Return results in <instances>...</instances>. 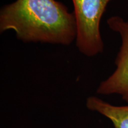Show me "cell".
I'll return each mask as SVG.
<instances>
[{"instance_id":"cell-1","label":"cell","mask_w":128,"mask_h":128,"mask_svg":"<svg viewBox=\"0 0 128 128\" xmlns=\"http://www.w3.org/2000/svg\"><path fill=\"white\" fill-rule=\"evenodd\" d=\"M13 30L24 43L69 46L76 41L73 12L56 0H16L0 11V32Z\"/></svg>"},{"instance_id":"cell-2","label":"cell","mask_w":128,"mask_h":128,"mask_svg":"<svg viewBox=\"0 0 128 128\" xmlns=\"http://www.w3.org/2000/svg\"><path fill=\"white\" fill-rule=\"evenodd\" d=\"M111 0H72L76 25V46L81 54L93 57L104 50L100 22Z\"/></svg>"},{"instance_id":"cell-3","label":"cell","mask_w":128,"mask_h":128,"mask_svg":"<svg viewBox=\"0 0 128 128\" xmlns=\"http://www.w3.org/2000/svg\"><path fill=\"white\" fill-rule=\"evenodd\" d=\"M110 29L118 33L121 45L117 54L114 71L100 83L97 92L102 95L119 94L128 103V21L119 16H112L108 20Z\"/></svg>"},{"instance_id":"cell-4","label":"cell","mask_w":128,"mask_h":128,"mask_svg":"<svg viewBox=\"0 0 128 128\" xmlns=\"http://www.w3.org/2000/svg\"><path fill=\"white\" fill-rule=\"evenodd\" d=\"M86 106L109 119L114 128H128V105L114 106L96 96H90L86 100Z\"/></svg>"}]
</instances>
